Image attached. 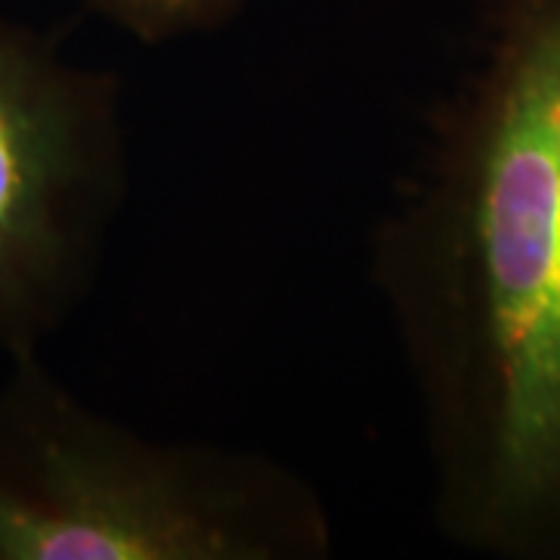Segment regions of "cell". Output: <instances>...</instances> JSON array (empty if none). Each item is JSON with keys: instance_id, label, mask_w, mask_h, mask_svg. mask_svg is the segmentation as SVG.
Listing matches in <instances>:
<instances>
[{"instance_id": "1", "label": "cell", "mask_w": 560, "mask_h": 560, "mask_svg": "<svg viewBox=\"0 0 560 560\" xmlns=\"http://www.w3.org/2000/svg\"><path fill=\"white\" fill-rule=\"evenodd\" d=\"M418 396L433 523L560 560V0H486L371 243Z\"/></svg>"}, {"instance_id": "2", "label": "cell", "mask_w": 560, "mask_h": 560, "mask_svg": "<svg viewBox=\"0 0 560 560\" xmlns=\"http://www.w3.org/2000/svg\"><path fill=\"white\" fill-rule=\"evenodd\" d=\"M320 492L253 448L153 440L79 399L40 352L0 386V560H327Z\"/></svg>"}, {"instance_id": "3", "label": "cell", "mask_w": 560, "mask_h": 560, "mask_svg": "<svg viewBox=\"0 0 560 560\" xmlns=\"http://www.w3.org/2000/svg\"><path fill=\"white\" fill-rule=\"evenodd\" d=\"M125 197L116 72L0 16V359L38 352L84 305Z\"/></svg>"}, {"instance_id": "4", "label": "cell", "mask_w": 560, "mask_h": 560, "mask_svg": "<svg viewBox=\"0 0 560 560\" xmlns=\"http://www.w3.org/2000/svg\"><path fill=\"white\" fill-rule=\"evenodd\" d=\"M94 16L143 44H168L215 32L249 0H81Z\"/></svg>"}]
</instances>
